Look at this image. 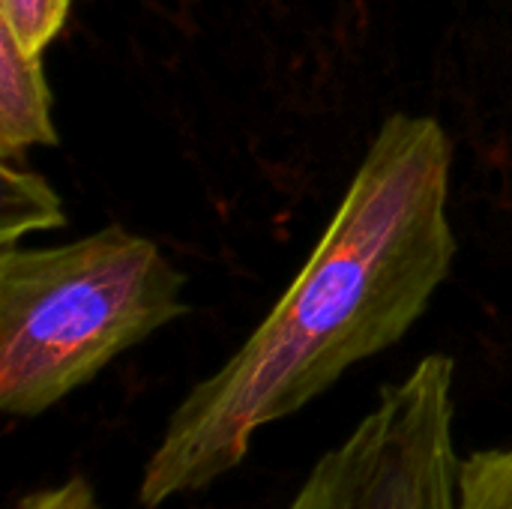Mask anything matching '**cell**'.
Wrapping results in <instances>:
<instances>
[{
    "mask_svg": "<svg viewBox=\"0 0 512 509\" xmlns=\"http://www.w3.org/2000/svg\"><path fill=\"white\" fill-rule=\"evenodd\" d=\"M453 159L435 117L381 123L297 279L165 420L141 468V507L210 489L240 468L261 429L408 336L456 261Z\"/></svg>",
    "mask_w": 512,
    "mask_h": 509,
    "instance_id": "cell-1",
    "label": "cell"
},
{
    "mask_svg": "<svg viewBox=\"0 0 512 509\" xmlns=\"http://www.w3.org/2000/svg\"><path fill=\"white\" fill-rule=\"evenodd\" d=\"M186 276L120 225L0 249V411L39 417L189 312Z\"/></svg>",
    "mask_w": 512,
    "mask_h": 509,
    "instance_id": "cell-2",
    "label": "cell"
},
{
    "mask_svg": "<svg viewBox=\"0 0 512 509\" xmlns=\"http://www.w3.org/2000/svg\"><path fill=\"white\" fill-rule=\"evenodd\" d=\"M456 363L426 354L306 474L285 509H456Z\"/></svg>",
    "mask_w": 512,
    "mask_h": 509,
    "instance_id": "cell-3",
    "label": "cell"
},
{
    "mask_svg": "<svg viewBox=\"0 0 512 509\" xmlns=\"http://www.w3.org/2000/svg\"><path fill=\"white\" fill-rule=\"evenodd\" d=\"M51 90L42 57L21 51L15 36L0 24V156L12 162L30 147H54Z\"/></svg>",
    "mask_w": 512,
    "mask_h": 509,
    "instance_id": "cell-4",
    "label": "cell"
},
{
    "mask_svg": "<svg viewBox=\"0 0 512 509\" xmlns=\"http://www.w3.org/2000/svg\"><path fill=\"white\" fill-rule=\"evenodd\" d=\"M66 222L60 198L45 177L27 168L0 165V246H18L33 231L60 228Z\"/></svg>",
    "mask_w": 512,
    "mask_h": 509,
    "instance_id": "cell-5",
    "label": "cell"
},
{
    "mask_svg": "<svg viewBox=\"0 0 512 509\" xmlns=\"http://www.w3.org/2000/svg\"><path fill=\"white\" fill-rule=\"evenodd\" d=\"M456 509H512V447L462 456Z\"/></svg>",
    "mask_w": 512,
    "mask_h": 509,
    "instance_id": "cell-6",
    "label": "cell"
},
{
    "mask_svg": "<svg viewBox=\"0 0 512 509\" xmlns=\"http://www.w3.org/2000/svg\"><path fill=\"white\" fill-rule=\"evenodd\" d=\"M72 0H0V24L15 36L24 54L42 57L66 24Z\"/></svg>",
    "mask_w": 512,
    "mask_h": 509,
    "instance_id": "cell-7",
    "label": "cell"
},
{
    "mask_svg": "<svg viewBox=\"0 0 512 509\" xmlns=\"http://www.w3.org/2000/svg\"><path fill=\"white\" fill-rule=\"evenodd\" d=\"M12 509H99V498L84 477H69L57 486L18 498Z\"/></svg>",
    "mask_w": 512,
    "mask_h": 509,
    "instance_id": "cell-8",
    "label": "cell"
}]
</instances>
